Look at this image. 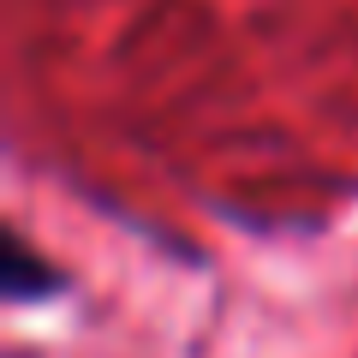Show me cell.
<instances>
[{
  "mask_svg": "<svg viewBox=\"0 0 358 358\" xmlns=\"http://www.w3.org/2000/svg\"><path fill=\"white\" fill-rule=\"evenodd\" d=\"M48 287H54L48 263H36L24 239H13V245H6V275H0V293H6V299H42Z\"/></svg>",
  "mask_w": 358,
  "mask_h": 358,
  "instance_id": "obj_1",
  "label": "cell"
}]
</instances>
